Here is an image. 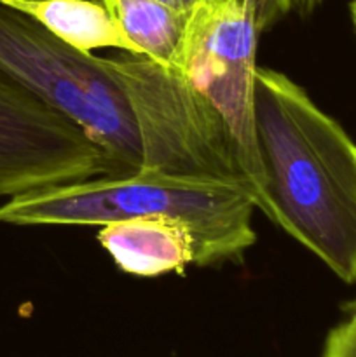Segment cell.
Here are the masks:
<instances>
[{
    "label": "cell",
    "mask_w": 356,
    "mask_h": 357,
    "mask_svg": "<svg viewBox=\"0 0 356 357\" xmlns=\"http://www.w3.org/2000/svg\"><path fill=\"white\" fill-rule=\"evenodd\" d=\"M140 54L168 68L184 59L191 14L157 0H101Z\"/></svg>",
    "instance_id": "obj_9"
},
{
    "label": "cell",
    "mask_w": 356,
    "mask_h": 357,
    "mask_svg": "<svg viewBox=\"0 0 356 357\" xmlns=\"http://www.w3.org/2000/svg\"><path fill=\"white\" fill-rule=\"evenodd\" d=\"M272 21L286 13H302V0H267Z\"/></svg>",
    "instance_id": "obj_11"
},
{
    "label": "cell",
    "mask_w": 356,
    "mask_h": 357,
    "mask_svg": "<svg viewBox=\"0 0 356 357\" xmlns=\"http://www.w3.org/2000/svg\"><path fill=\"white\" fill-rule=\"evenodd\" d=\"M351 16H353V21H355V26H356V0H353L351 2Z\"/></svg>",
    "instance_id": "obj_15"
},
{
    "label": "cell",
    "mask_w": 356,
    "mask_h": 357,
    "mask_svg": "<svg viewBox=\"0 0 356 357\" xmlns=\"http://www.w3.org/2000/svg\"><path fill=\"white\" fill-rule=\"evenodd\" d=\"M0 75L79 124L119 174L142 166L128 98L105 58L70 47L47 28L0 2Z\"/></svg>",
    "instance_id": "obj_3"
},
{
    "label": "cell",
    "mask_w": 356,
    "mask_h": 357,
    "mask_svg": "<svg viewBox=\"0 0 356 357\" xmlns=\"http://www.w3.org/2000/svg\"><path fill=\"white\" fill-rule=\"evenodd\" d=\"M255 136L264 169L262 211L356 282V143L285 73L257 66Z\"/></svg>",
    "instance_id": "obj_1"
},
{
    "label": "cell",
    "mask_w": 356,
    "mask_h": 357,
    "mask_svg": "<svg viewBox=\"0 0 356 357\" xmlns=\"http://www.w3.org/2000/svg\"><path fill=\"white\" fill-rule=\"evenodd\" d=\"M157 2L164 3V6L178 10V13L192 14L202 2H205V0H157Z\"/></svg>",
    "instance_id": "obj_12"
},
{
    "label": "cell",
    "mask_w": 356,
    "mask_h": 357,
    "mask_svg": "<svg viewBox=\"0 0 356 357\" xmlns=\"http://www.w3.org/2000/svg\"><path fill=\"white\" fill-rule=\"evenodd\" d=\"M34 17L70 47L93 54L96 49H117L140 54L101 0H0ZM142 56V54H140Z\"/></svg>",
    "instance_id": "obj_8"
},
{
    "label": "cell",
    "mask_w": 356,
    "mask_h": 357,
    "mask_svg": "<svg viewBox=\"0 0 356 357\" xmlns=\"http://www.w3.org/2000/svg\"><path fill=\"white\" fill-rule=\"evenodd\" d=\"M262 30L257 0H205L191 14L181 68L225 126L255 208L264 169L255 136V54Z\"/></svg>",
    "instance_id": "obj_5"
},
{
    "label": "cell",
    "mask_w": 356,
    "mask_h": 357,
    "mask_svg": "<svg viewBox=\"0 0 356 357\" xmlns=\"http://www.w3.org/2000/svg\"><path fill=\"white\" fill-rule=\"evenodd\" d=\"M105 63L128 98L142 146L140 167L239 181L248 188L225 126L181 65L168 68L128 52Z\"/></svg>",
    "instance_id": "obj_4"
},
{
    "label": "cell",
    "mask_w": 356,
    "mask_h": 357,
    "mask_svg": "<svg viewBox=\"0 0 356 357\" xmlns=\"http://www.w3.org/2000/svg\"><path fill=\"white\" fill-rule=\"evenodd\" d=\"M257 3H258V14H260V24L262 28H265L269 23H272V16L271 13H269L267 0H257Z\"/></svg>",
    "instance_id": "obj_13"
},
{
    "label": "cell",
    "mask_w": 356,
    "mask_h": 357,
    "mask_svg": "<svg viewBox=\"0 0 356 357\" xmlns=\"http://www.w3.org/2000/svg\"><path fill=\"white\" fill-rule=\"evenodd\" d=\"M119 174L79 124L0 75V197Z\"/></svg>",
    "instance_id": "obj_6"
},
{
    "label": "cell",
    "mask_w": 356,
    "mask_h": 357,
    "mask_svg": "<svg viewBox=\"0 0 356 357\" xmlns=\"http://www.w3.org/2000/svg\"><path fill=\"white\" fill-rule=\"evenodd\" d=\"M321 3V0H302V16H306V14L313 13L314 9H316L318 6Z\"/></svg>",
    "instance_id": "obj_14"
},
{
    "label": "cell",
    "mask_w": 356,
    "mask_h": 357,
    "mask_svg": "<svg viewBox=\"0 0 356 357\" xmlns=\"http://www.w3.org/2000/svg\"><path fill=\"white\" fill-rule=\"evenodd\" d=\"M98 243L119 268L129 275L157 278L195 265L191 225L164 215L117 220L101 227Z\"/></svg>",
    "instance_id": "obj_7"
},
{
    "label": "cell",
    "mask_w": 356,
    "mask_h": 357,
    "mask_svg": "<svg viewBox=\"0 0 356 357\" xmlns=\"http://www.w3.org/2000/svg\"><path fill=\"white\" fill-rule=\"evenodd\" d=\"M255 202L239 181L164 173L140 167L135 173L35 188L0 206L9 225H107L136 216L164 215L191 225L195 265L239 264L257 241Z\"/></svg>",
    "instance_id": "obj_2"
},
{
    "label": "cell",
    "mask_w": 356,
    "mask_h": 357,
    "mask_svg": "<svg viewBox=\"0 0 356 357\" xmlns=\"http://www.w3.org/2000/svg\"><path fill=\"white\" fill-rule=\"evenodd\" d=\"M320 357H356V302L348 317L330 330Z\"/></svg>",
    "instance_id": "obj_10"
}]
</instances>
